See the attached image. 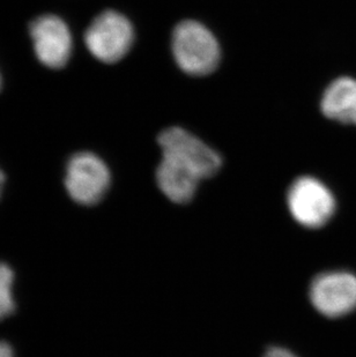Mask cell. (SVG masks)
Returning a JSON list of instances; mask_svg holds the SVG:
<instances>
[{
    "mask_svg": "<svg viewBox=\"0 0 356 357\" xmlns=\"http://www.w3.org/2000/svg\"><path fill=\"white\" fill-rule=\"evenodd\" d=\"M172 51L178 68L193 77L212 73L221 58V49L212 31L193 20H185L176 26Z\"/></svg>",
    "mask_w": 356,
    "mask_h": 357,
    "instance_id": "cell-1",
    "label": "cell"
},
{
    "mask_svg": "<svg viewBox=\"0 0 356 357\" xmlns=\"http://www.w3.org/2000/svg\"><path fill=\"white\" fill-rule=\"evenodd\" d=\"M158 142L163 159L191 172L200 181L212 177L221 168V156L184 128H165Z\"/></svg>",
    "mask_w": 356,
    "mask_h": 357,
    "instance_id": "cell-2",
    "label": "cell"
},
{
    "mask_svg": "<svg viewBox=\"0 0 356 357\" xmlns=\"http://www.w3.org/2000/svg\"><path fill=\"white\" fill-rule=\"evenodd\" d=\"M285 202L292 219L308 229L325 226L336 208L332 191L311 176L295 179L289 186Z\"/></svg>",
    "mask_w": 356,
    "mask_h": 357,
    "instance_id": "cell-3",
    "label": "cell"
},
{
    "mask_svg": "<svg viewBox=\"0 0 356 357\" xmlns=\"http://www.w3.org/2000/svg\"><path fill=\"white\" fill-rule=\"evenodd\" d=\"M133 42V26L128 17L114 10H107L95 17L84 34L88 51L107 64L121 61Z\"/></svg>",
    "mask_w": 356,
    "mask_h": 357,
    "instance_id": "cell-4",
    "label": "cell"
},
{
    "mask_svg": "<svg viewBox=\"0 0 356 357\" xmlns=\"http://www.w3.org/2000/svg\"><path fill=\"white\" fill-rule=\"evenodd\" d=\"M110 183V170L96 154L81 152L68 160L65 188L70 198L79 205H96L105 198Z\"/></svg>",
    "mask_w": 356,
    "mask_h": 357,
    "instance_id": "cell-5",
    "label": "cell"
},
{
    "mask_svg": "<svg viewBox=\"0 0 356 357\" xmlns=\"http://www.w3.org/2000/svg\"><path fill=\"white\" fill-rule=\"evenodd\" d=\"M310 302L320 314L340 318L356 309V275L347 271H329L315 277Z\"/></svg>",
    "mask_w": 356,
    "mask_h": 357,
    "instance_id": "cell-6",
    "label": "cell"
},
{
    "mask_svg": "<svg viewBox=\"0 0 356 357\" xmlns=\"http://www.w3.org/2000/svg\"><path fill=\"white\" fill-rule=\"evenodd\" d=\"M31 36L37 59L49 68H61L71 57V31L57 15H42L33 21Z\"/></svg>",
    "mask_w": 356,
    "mask_h": 357,
    "instance_id": "cell-7",
    "label": "cell"
},
{
    "mask_svg": "<svg viewBox=\"0 0 356 357\" xmlns=\"http://www.w3.org/2000/svg\"><path fill=\"white\" fill-rule=\"evenodd\" d=\"M326 119L356 126V79L341 77L327 86L320 101Z\"/></svg>",
    "mask_w": 356,
    "mask_h": 357,
    "instance_id": "cell-8",
    "label": "cell"
},
{
    "mask_svg": "<svg viewBox=\"0 0 356 357\" xmlns=\"http://www.w3.org/2000/svg\"><path fill=\"white\" fill-rule=\"evenodd\" d=\"M155 178L160 191L175 204L191 202L200 183V179L191 172L163 158L158 163Z\"/></svg>",
    "mask_w": 356,
    "mask_h": 357,
    "instance_id": "cell-9",
    "label": "cell"
},
{
    "mask_svg": "<svg viewBox=\"0 0 356 357\" xmlns=\"http://www.w3.org/2000/svg\"><path fill=\"white\" fill-rule=\"evenodd\" d=\"M13 287V270L7 264L0 261V321L10 317L15 310Z\"/></svg>",
    "mask_w": 356,
    "mask_h": 357,
    "instance_id": "cell-10",
    "label": "cell"
},
{
    "mask_svg": "<svg viewBox=\"0 0 356 357\" xmlns=\"http://www.w3.org/2000/svg\"><path fill=\"white\" fill-rule=\"evenodd\" d=\"M262 357H299L294 354L292 351H289L287 348L278 347L273 346L265 351V354Z\"/></svg>",
    "mask_w": 356,
    "mask_h": 357,
    "instance_id": "cell-11",
    "label": "cell"
},
{
    "mask_svg": "<svg viewBox=\"0 0 356 357\" xmlns=\"http://www.w3.org/2000/svg\"><path fill=\"white\" fill-rule=\"evenodd\" d=\"M0 357H15L13 348L6 341L0 340Z\"/></svg>",
    "mask_w": 356,
    "mask_h": 357,
    "instance_id": "cell-12",
    "label": "cell"
},
{
    "mask_svg": "<svg viewBox=\"0 0 356 357\" xmlns=\"http://www.w3.org/2000/svg\"><path fill=\"white\" fill-rule=\"evenodd\" d=\"M3 185H5V175H3V172L0 170V197L3 195Z\"/></svg>",
    "mask_w": 356,
    "mask_h": 357,
    "instance_id": "cell-13",
    "label": "cell"
},
{
    "mask_svg": "<svg viewBox=\"0 0 356 357\" xmlns=\"http://www.w3.org/2000/svg\"><path fill=\"white\" fill-rule=\"evenodd\" d=\"M0 84H1V79H0Z\"/></svg>",
    "mask_w": 356,
    "mask_h": 357,
    "instance_id": "cell-14",
    "label": "cell"
}]
</instances>
